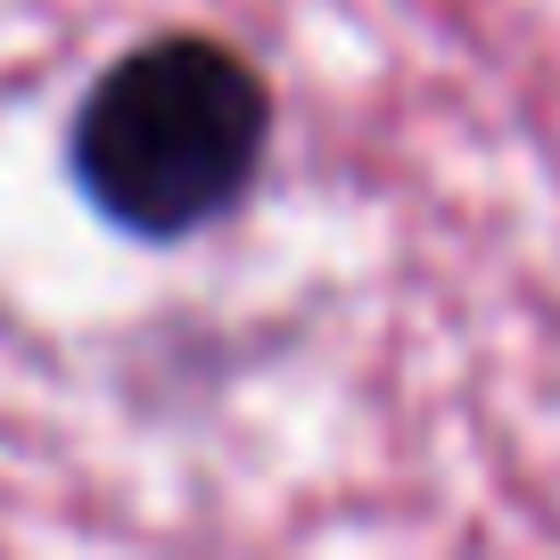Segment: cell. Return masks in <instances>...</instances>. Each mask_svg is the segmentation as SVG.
I'll list each match as a JSON object with an SVG mask.
<instances>
[{"label":"cell","instance_id":"cell-1","mask_svg":"<svg viewBox=\"0 0 560 560\" xmlns=\"http://www.w3.org/2000/svg\"><path fill=\"white\" fill-rule=\"evenodd\" d=\"M264 132L272 100L256 67L207 34H165L91 83L74 116V182L107 223L182 240L247 198Z\"/></svg>","mask_w":560,"mask_h":560}]
</instances>
